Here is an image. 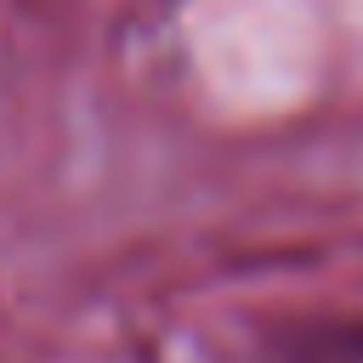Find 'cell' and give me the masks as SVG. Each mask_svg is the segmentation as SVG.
Segmentation results:
<instances>
[{
  "instance_id": "cell-1",
  "label": "cell",
  "mask_w": 363,
  "mask_h": 363,
  "mask_svg": "<svg viewBox=\"0 0 363 363\" xmlns=\"http://www.w3.org/2000/svg\"><path fill=\"white\" fill-rule=\"evenodd\" d=\"M238 363H363V306L278 312L250 329Z\"/></svg>"
}]
</instances>
